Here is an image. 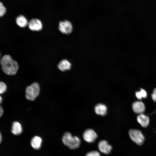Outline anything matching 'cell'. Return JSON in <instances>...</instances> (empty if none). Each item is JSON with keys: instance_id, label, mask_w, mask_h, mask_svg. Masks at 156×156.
<instances>
[{"instance_id": "obj_7", "label": "cell", "mask_w": 156, "mask_h": 156, "mask_svg": "<svg viewBox=\"0 0 156 156\" xmlns=\"http://www.w3.org/2000/svg\"><path fill=\"white\" fill-rule=\"evenodd\" d=\"M98 147L101 153L107 155L111 152L112 148L108 142L105 140H102L100 141L98 144Z\"/></svg>"}, {"instance_id": "obj_6", "label": "cell", "mask_w": 156, "mask_h": 156, "mask_svg": "<svg viewBox=\"0 0 156 156\" xmlns=\"http://www.w3.org/2000/svg\"><path fill=\"white\" fill-rule=\"evenodd\" d=\"M97 137L96 133L94 130L91 129L85 130L83 134V140L86 142L90 143L94 142Z\"/></svg>"}, {"instance_id": "obj_17", "label": "cell", "mask_w": 156, "mask_h": 156, "mask_svg": "<svg viewBox=\"0 0 156 156\" xmlns=\"http://www.w3.org/2000/svg\"><path fill=\"white\" fill-rule=\"evenodd\" d=\"M85 156H101L100 153L96 151H92L87 152Z\"/></svg>"}, {"instance_id": "obj_5", "label": "cell", "mask_w": 156, "mask_h": 156, "mask_svg": "<svg viewBox=\"0 0 156 156\" xmlns=\"http://www.w3.org/2000/svg\"><path fill=\"white\" fill-rule=\"evenodd\" d=\"M58 28L60 31L64 34L68 35L71 33L73 30L71 23L68 20L60 21Z\"/></svg>"}, {"instance_id": "obj_23", "label": "cell", "mask_w": 156, "mask_h": 156, "mask_svg": "<svg viewBox=\"0 0 156 156\" xmlns=\"http://www.w3.org/2000/svg\"><path fill=\"white\" fill-rule=\"evenodd\" d=\"M2 100V98H1V96H0V103H1Z\"/></svg>"}, {"instance_id": "obj_14", "label": "cell", "mask_w": 156, "mask_h": 156, "mask_svg": "<svg viewBox=\"0 0 156 156\" xmlns=\"http://www.w3.org/2000/svg\"><path fill=\"white\" fill-rule=\"evenodd\" d=\"M22 131L21 125L17 121H14L12 123L11 132L15 135L21 134Z\"/></svg>"}, {"instance_id": "obj_9", "label": "cell", "mask_w": 156, "mask_h": 156, "mask_svg": "<svg viewBox=\"0 0 156 156\" xmlns=\"http://www.w3.org/2000/svg\"><path fill=\"white\" fill-rule=\"evenodd\" d=\"M132 108L136 113L142 114L145 110V106L144 103L141 101H136L132 105Z\"/></svg>"}, {"instance_id": "obj_3", "label": "cell", "mask_w": 156, "mask_h": 156, "mask_svg": "<svg viewBox=\"0 0 156 156\" xmlns=\"http://www.w3.org/2000/svg\"><path fill=\"white\" fill-rule=\"evenodd\" d=\"M40 87L39 84L34 82L27 87L26 89V97L27 99L34 101L39 95Z\"/></svg>"}, {"instance_id": "obj_13", "label": "cell", "mask_w": 156, "mask_h": 156, "mask_svg": "<svg viewBox=\"0 0 156 156\" xmlns=\"http://www.w3.org/2000/svg\"><path fill=\"white\" fill-rule=\"evenodd\" d=\"M94 111L98 115L104 116L107 112V107L105 105L103 104H98L95 107Z\"/></svg>"}, {"instance_id": "obj_1", "label": "cell", "mask_w": 156, "mask_h": 156, "mask_svg": "<svg viewBox=\"0 0 156 156\" xmlns=\"http://www.w3.org/2000/svg\"><path fill=\"white\" fill-rule=\"evenodd\" d=\"M0 64L3 71L8 75H15L18 69V62L9 55H5L2 57L0 60Z\"/></svg>"}, {"instance_id": "obj_11", "label": "cell", "mask_w": 156, "mask_h": 156, "mask_svg": "<svg viewBox=\"0 0 156 156\" xmlns=\"http://www.w3.org/2000/svg\"><path fill=\"white\" fill-rule=\"evenodd\" d=\"M71 63L66 59H63L58 63L57 67L62 71L69 70L71 68Z\"/></svg>"}, {"instance_id": "obj_8", "label": "cell", "mask_w": 156, "mask_h": 156, "mask_svg": "<svg viewBox=\"0 0 156 156\" xmlns=\"http://www.w3.org/2000/svg\"><path fill=\"white\" fill-rule=\"evenodd\" d=\"M28 25L29 29L33 31H40L43 27L41 21L36 18L31 19L28 22Z\"/></svg>"}, {"instance_id": "obj_16", "label": "cell", "mask_w": 156, "mask_h": 156, "mask_svg": "<svg viewBox=\"0 0 156 156\" xmlns=\"http://www.w3.org/2000/svg\"><path fill=\"white\" fill-rule=\"evenodd\" d=\"M135 95L137 98L140 100L146 98L147 96V93L145 90L141 89L140 91L136 92Z\"/></svg>"}, {"instance_id": "obj_22", "label": "cell", "mask_w": 156, "mask_h": 156, "mask_svg": "<svg viewBox=\"0 0 156 156\" xmlns=\"http://www.w3.org/2000/svg\"><path fill=\"white\" fill-rule=\"evenodd\" d=\"M0 142H1V134H0Z\"/></svg>"}, {"instance_id": "obj_20", "label": "cell", "mask_w": 156, "mask_h": 156, "mask_svg": "<svg viewBox=\"0 0 156 156\" xmlns=\"http://www.w3.org/2000/svg\"><path fill=\"white\" fill-rule=\"evenodd\" d=\"M151 97L153 100L156 102V88L153 90L151 94Z\"/></svg>"}, {"instance_id": "obj_15", "label": "cell", "mask_w": 156, "mask_h": 156, "mask_svg": "<svg viewBox=\"0 0 156 156\" xmlns=\"http://www.w3.org/2000/svg\"><path fill=\"white\" fill-rule=\"evenodd\" d=\"M42 142L41 138L38 136H36L34 137L31 139V144L33 148L38 149L40 147Z\"/></svg>"}, {"instance_id": "obj_4", "label": "cell", "mask_w": 156, "mask_h": 156, "mask_svg": "<svg viewBox=\"0 0 156 156\" xmlns=\"http://www.w3.org/2000/svg\"><path fill=\"white\" fill-rule=\"evenodd\" d=\"M129 135L131 140L138 146L142 145L145 140V138L142 132L140 130L131 129L129 131Z\"/></svg>"}, {"instance_id": "obj_12", "label": "cell", "mask_w": 156, "mask_h": 156, "mask_svg": "<svg viewBox=\"0 0 156 156\" xmlns=\"http://www.w3.org/2000/svg\"><path fill=\"white\" fill-rule=\"evenodd\" d=\"M16 22L17 25L21 28L26 27L28 23L27 18L22 15H20L16 17Z\"/></svg>"}, {"instance_id": "obj_10", "label": "cell", "mask_w": 156, "mask_h": 156, "mask_svg": "<svg viewBox=\"0 0 156 156\" xmlns=\"http://www.w3.org/2000/svg\"><path fill=\"white\" fill-rule=\"evenodd\" d=\"M137 120L140 125L143 127H147L149 123L148 117L142 114H139L137 117Z\"/></svg>"}, {"instance_id": "obj_2", "label": "cell", "mask_w": 156, "mask_h": 156, "mask_svg": "<svg viewBox=\"0 0 156 156\" xmlns=\"http://www.w3.org/2000/svg\"><path fill=\"white\" fill-rule=\"evenodd\" d=\"M62 140L64 144L71 149L74 150L80 146L81 142L79 138L77 136H73L69 132H65L63 135Z\"/></svg>"}, {"instance_id": "obj_18", "label": "cell", "mask_w": 156, "mask_h": 156, "mask_svg": "<svg viewBox=\"0 0 156 156\" xmlns=\"http://www.w3.org/2000/svg\"><path fill=\"white\" fill-rule=\"evenodd\" d=\"M7 86L3 82L1 81L0 83V93H4L6 90Z\"/></svg>"}, {"instance_id": "obj_21", "label": "cell", "mask_w": 156, "mask_h": 156, "mask_svg": "<svg viewBox=\"0 0 156 156\" xmlns=\"http://www.w3.org/2000/svg\"><path fill=\"white\" fill-rule=\"evenodd\" d=\"M3 108L1 107L0 106V117L1 116L3 115Z\"/></svg>"}, {"instance_id": "obj_19", "label": "cell", "mask_w": 156, "mask_h": 156, "mask_svg": "<svg viewBox=\"0 0 156 156\" xmlns=\"http://www.w3.org/2000/svg\"><path fill=\"white\" fill-rule=\"evenodd\" d=\"M6 9L1 2L0 3V16L1 17L3 16L5 14Z\"/></svg>"}]
</instances>
